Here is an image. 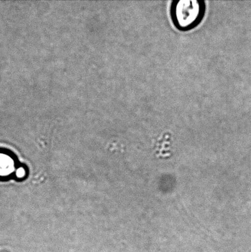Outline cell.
<instances>
[{
	"instance_id": "cell-2",
	"label": "cell",
	"mask_w": 251,
	"mask_h": 252,
	"mask_svg": "<svg viewBox=\"0 0 251 252\" xmlns=\"http://www.w3.org/2000/svg\"><path fill=\"white\" fill-rule=\"evenodd\" d=\"M15 176L19 179H23L27 174V168L24 166H19L14 173Z\"/></svg>"
},
{
	"instance_id": "cell-1",
	"label": "cell",
	"mask_w": 251,
	"mask_h": 252,
	"mask_svg": "<svg viewBox=\"0 0 251 252\" xmlns=\"http://www.w3.org/2000/svg\"><path fill=\"white\" fill-rule=\"evenodd\" d=\"M205 2L200 0H179L172 2V20L177 28L189 31L197 26L205 13Z\"/></svg>"
}]
</instances>
